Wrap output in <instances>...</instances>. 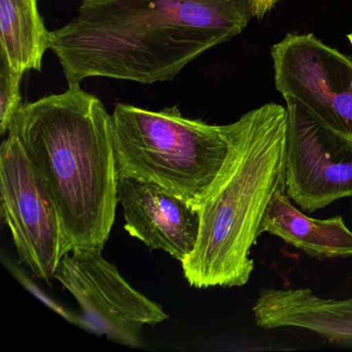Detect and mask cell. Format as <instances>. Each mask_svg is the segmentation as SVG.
Listing matches in <instances>:
<instances>
[{
	"label": "cell",
	"instance_id": "cell-4",
	"mask_svg": "<svg viewBox=\"0 0 352 352\" xmlns=\"http://www.w3.org/2000/svg\"><path fill=\"white\" fill-rule=\"evenodd\" d=\"M111 116L119 176L155 183L199 210L228 157V126L186 118L177 106L117 104Z\"/></svg>",
	"mask_w": 352,
	"mask_h": 352
},
{
	"label": "cell",
	"instance_id": "cell-10",
	"mask_svg": "<svg viewBox=\"0 0 352 352\" xmlns=\"http://www.w3.org/2000/svg\"><path fill=\"white\" fill-rule=\"evenodd\" d=\"M252 314L261 329H307L333 345L352 348V296L336 300L310 288H263Z\"/></svg>",
	"mask_w": 352,
	"mask_h": 352
},
{
	"label": "cell",
	"instance_id": "cell-16",
	"mask_svg": "<svg viewBox=\"0 0 352 352\" xmlns=\"http://www.w3.org/2000/svg\"><path fill=\"white\" fill-rule=\"evenodd\" d=\"M348 40H349V42L351 43L352 46V32L350 34H348Z\"/></svg>",
	"mask_w": 352,
	"mask_h": 352
},
{
	"label": "cell",
	"instance_id": "cell-6",
	"mask_svg": "<svg viewBox=\"0 0 352 352\" xmlns=\"http://www.w3.org/2000/svg\"><path fill=\"white\" fill-rule=\"evenodd\" d=\"M54 279L76 298L90 331L121 345L141 347L144 325L168 318L102 256V249H74L61 259Z\"/></svg>",
	"mask_w": 352,
	"mask_h": 352
},
{
	"label": "cell",
	"instance_id": "cell-11",
	"mask_svg": "<svg viewBox=\"0 0 352 352\" xmlns=\"http://www.w3.org/2000/svg\"><path fill=\"white\" fill-rule=\"evenodd\" d=\"M265 232L319 261L352 257V230L342 216L314 219L298 209L279 189L270 201L261 224Z\"/></svg>",
	"mask_w": 352,
	"mask_h": 352
},
{
	"label": "cell",
	"instance_id": "cell-7",
	"mask_svg": "<svg viewBox=\"0 0 352 352\" xmlns=\"http://www.w3.org/2000/svg\"><path fill=\"white\" fill-rule=\"evenodd\" d=\"M285 102L286 195L310 214L352 197V138L327 126L296 100Z\"/></svg>",
	"mask_w": 352,
	"mask_h": 352
},
{
	"label": "cell",
	"instance_id": "cell-9",
	"mask_svg": "<svg viewBox=\"0 0 352 352\" xmlns=\"http://www.w3.org/2000/svg\"><path fill=\"white\" fill-rule=\"evenodd\" d=\"M118 201L124 228L151 250H162L187 261L197 246L199 212L188 201L160 185L131 177H118Z\"/></svg>",
	"mask_w": 352,
	"mask_h": 352
},
{
	"label": "cell",
	"instance_id": "cell-15",
	"mask_svg": "<svg viewBox=\"0 0 352 352\" xmlns=\"http://www.w3.org/2000/svg\"><path fill=\"white\" fill-rule=\"evenodd\" d=\"M277 0H250L251 13L252 18L263 19L270 11Z\"/></svg>",
	"mask_w": 352,
	"mask_h": 352
},
{
	"label": "cell",
	"instance_id": "cell-2",
	"mask_svg": "<svg viewBox=\"0 0 352 352\" xmlns=\"http://www.w3.org/2000/svg\"><path fill=\"white\" fill-rule=\"evenodd\" d=\"M15 133L50 192L72 251L100 248L118 205L112 116L100 98L69 84L63 94L25 102Z\"/></svg>",
	"mask_w": 352,
	"mask_h": 352
},
{
	"label": "cell",
	"instance_id": "cell-1",
	"mask_svg": "<svg viewBox=\"0 0 352 352\" xmlns=\"http://www.w3.org/2000/svg\"><path fill=\"white\" fill-rule=\"evenodd\" d=\"M250 0H83L52 32L69 84L109 78L140 84L175 79L213 47L240 34Z\"/></svg>",
	"mask_w": 352,
	"mask_h": 352
},
{
	"label": "cell",
	"instance_id": "cell-14",
	"mask_svg": "<svg viewBox=\"0 0 352 352\" xmlns=\"http://www.w3.org/2000/svg\"><path fill=\"white\" fill-rule=\"evenodd\" d=\"M10 269H11L12 273L15 275L16 278L19 279V281L23 284L24 287H28L34 296H38L41 300L45 302L47 306L50 307L52 310H54L55 312L58 313L61 316L65 317L67 320H69V322L74 323V324L78 325V327H82V329H87V331H90L89 325L86 322L85 319H84L83 316H79V315L74 314V313L69 312V311L63 309V307L59 306L58 304L54 302V300H51L48 296H45L44 292L42 290L38 289L36 287V284L32 281V280L28 279V276L25 274L22 273L20 271V269H18L16 265H10Z\"/></svg>",
	"mask_w": 352,
	"mask_h": 352
},
{
	"label": "cell",
	"instance_id": "cell-12",
	"mask_svg": "<svg viewBox=\"0 0 352 352\" xmlns=\"http://www.w3.org/2000/svg\"><path fill=\"white\" fill-rule=\"evenodd\" d=\"M0 53L16 71L42 72L52 32L45 26L38 0H0Z\"/></svg>",
	"mask_w": 352,
	"mask_h": 352
},
{
	"label": "cell",
	"instance_id": "cell-13",
	"mask_svg": "<svg viewBox=\"0 0 352 352\" xmlns=\"http://www.w3.org/2000/svg\"><path fill=\"white\" fill-rule=\"evenodd\" d=\"M23 74L10 65L5 55L0 53V133H9L18 111L21 108V81Z\"/></svg>",
	"mask_w": 352,
	"mask_h": 352
},
{
	"label": "cell",
	"instance_id": "cell-3",
	"mask_svg": "<svg viewBox=\"0 0 352 352\" xmlns=\"http://www.w3.org/2000/svg\"><path fill=\"white\" fill-rule=\"evenodd\" d=\"M287 119V109L272 102L226 124L228 157L199 205L195 251L181 263L192 287H236L250 280L263 216L285 188Z\"/></svg>",
	"mask_w": 352,
	"mask_h": 352
},
{
	"label": "cell",
	"instance_id": "cell-8",
	"mask_svg": "<svg viewBox=\"0 0 352 352\" xmlns=\"http://www.w3.org/2000/svg\"><path fill=\"white\" fill-rule=\"evenodd\" d=\"M276 89L352 138V59L314 34H288L272 47Z\"/></svg>",
	"mask_w": 352,
	"mask_h": 352
},
{
	"label": "cell",
	"instance_id": "cell-5",
	"mask_svg": "<svg viewBox=\"0 0 352 352\" xmlns=\"http://www.w3.org/2000/svg\"><path fill=\"white\" fill-rule=\"evenodd\" d=\"M1 216L11 230L20 263L50 284L71 252L58 209L17 135L0 148Z\"/></svg>",
	"mask_w": 352,
	"mask_h": 352
}]
</instances>
